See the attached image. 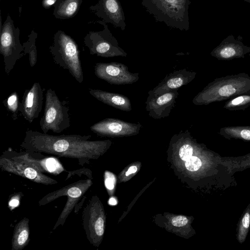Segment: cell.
<instances>
[{
  "mask_svg": "<svg viewBox=\"0 0 250 250\" xmlns=\"http://www.w3.org/2000/svg\"><path fill=\"white\" fill-rule=\"evenodd\" d=\"M91 135H54L28 130L20 146L32 153H43L76 159L83 166L97 159L110 145L109 140L91 141Z\"/></svg>",
  "mask_w": 250,
  "mask_h": 250,
  "instance_id": "1",
  "label": "cell"
},
{
  "mask_svg": "<svg viewBox=\"0 0 250 250\" xmlns=\"http://www.w3.org/2000/svg\"><path fill=\"white\" fill-rule=\"evenodd\" d=\"M250 93V76L246 74L228 76L208 83L192 100L193 104L206 105Z\"/></svg>",
  "mask_w": 250,
  "mask_h": 250,
  "instance_id": "2",
  "label": "cell"
},
{
  "mask_svg": "<svg viewBox=\"0 0 250 250\" xmlns=\"http://www.w3.org/2000/svg\"><path fill=\"white\" fill-rule=\"evenodd\" d=\"M146 11L156 21L167 26L188 31L189 28V0H141Z\"/></svg>",
  "mask_w": 250,
  "mask_h": 250,
  "instance_id": "3",
  "label": "cell"
},
{
  "mask_svg": "<svg viewBox=\"0 0 250 250\" xmlns=\"http://www.w3.org/2000/svg\"><path fill=\"white\" fill-rule=\"evenodd\" d=\"M45 106L43 115L40 121V125L44 133L49 130L60 133L70 126L69 108L60 100L56 92L51 88L45 94Z\"/></svg>",
  "mask_w": 250,
  "mask_h": 250,
  "instance_id": "4",
  "label": "cell"
},
{
  "mask_svg": "<svg viewBox=\"0 0 250 250\" xmlns=\"http://www.w3.org/2000/svg\"><path fill=\"white\" fill-rule=\"evenodd\" d=\"M93 184L92 179L88 178L80 180L68 185L58 190L50 192L42 198L38 202L40 206H44L57 198L62 196L67 197L66 204L61 213L52 230H55L60 226H63L68 215L74 208L78 203L83 195Z\"/></svg>",
  "mask_w": 250,
  "mask_h": 250,
  "instance_id": "5",
  "label": "cell"
},
{
  "mask_svg": "<svg viewBox=\"0 0 250 250\" xmlns=\"http://www.w3.org/2000/svg\"><path fill=\"white\" fill-rule=\"evenodd\" d=\"M51 53L55 63L67 70L80 83L83 81V74L78 47L70 38L62 35L52 47Z\"/></svg>",
  "mask_w": 250,
  "mask_h": 250,
  "instance_id": "6",
  "label": "cell"
},
{
  "mask_svg": "<svg viewBox=\"0 0 250 250\" xmlns=\"http://www.w3.org/2000/svg\"><path fill=\"white\" fill-rule=\"evenodd\" d=\"M101 203L97 196L89 199L83 208L82 225L90 244L98 247L104 232V218Z\"/></svg>",
  "mask_w": 250,
  "mask_h": 250,
  "instance_id": "7",
  "label": "cell"
},
{
  "mask_svg": "<svg viewBox=\"0 0 250 250\" xmlns=\"http://www.w3.org/2000/svg\"><path fill=\"white\" fill-rule=\"evenodd\" d=\"M94 73L97 77L111 84H132L139 79V73L130 72L126 65L117 62L96 63Z\"/></svg>",
  "mask_w": 250,
  "mask_h": 250,
  "instance_id": "8",
  "label": "cell"
},
{
  "mask_svg": "<svg viewBox=\"0 0 250 250\" xmlns=\"http://www.w3.org/2000/svg\"><path fill=\"white\" fill-rule=\"evenodd\" d=\"M142 127L139 123H129L118 119L107 118L94 124L90 128L98 136L112 137L136 135Z\"/></svg>",
  "mask_w": 250,
  "mask_h": 250,
  "instance_id": "9",
  "label": "cell"
},
{
  "mask_svg": "<svg viewBox=\"0 0 250 250\" xmlns=\"http://www.w3.org/2000/svg\"><path fill=\"white\" fill-rule=\"evenodd\" d=\"M0 168L2 171L13 173L33 182L45 185L58 184V182L35 168L15 161L1 154Z\"/></svg>",
  "mask_w": 250,
  "mask_h": 250,
  "instance_id": "10",
  "label": "cell"
},
{
  "mask_svg": "<svg viewBox=\"0 0 250 250\" xmlns=\"http://www.w3.org/2000/svg\"><path fill=\"white\" fill-rule=\"evenodd\" d=\"M43 100V90L38 82L34 83L30 88L24 91L20 104L19 111L29 123H32L39 116L42 108Z\"/></svg>",
  "mask_w": 250,
  "mask_h": 250,
  "instance_id": "11",
  "label": "cell"
},
{
  "mask_svg": "<svg viewBox=\"0 0 250 250\" xmlns=\"http://www.w3.org/2000/svg\"><path fill=\"white\" fill-rule=\"evenodd\" d=\"M179 93L178 90H173L155 95L148 96L146 102V110L149 117L155 119H161L169 116L175 106Z\"/></svg>",
  "mask_w": 250,
  "mask_h": 250,
  "instance_id": "12",
  "label": "cell"
},
{
  "mask_svg": "<svg viewBox=\"0 0 250 250\" xmlns=\"http://www.w3.org/2000/svg\"><path fill=\"white\" fill-rule=\"evenodd\" d=\"M196 73L186 69L175 70L168 75L153 89L148 92L149 95H155L163 93L178 90L187 85L195 77Z\"/></svg>",
  "mask_w": 250,
  "mask_h": 250,
  "instance_id": "13",
  "label": "cell"
},
{
  "mask_svg": "<svg viewBox=\"0 0 250 250\" xmlns=\"http://www.w3.org/2000/svg\"><path fill=\"white\" fill-rule=\"evenodd\" d=\"M92 42L90 46L91 54L102 57H126L127 53L119 45L116 39L108 32Z\"/></svg>",
  "mask_w": 250,
  "mask_h": 250,
  "instance_id": "14",
  "label": "cell"
},
{
  "mask_svg": "<svg viewBox=\"0 0 250 250\" xmlns=\"http://www.w3.org/2000/svg\"><path fill=\"white\" fill-rule=\"evenodd\" d=\"M2 155L15 161L32 167L40 172L55 173L53 169L51 168V160H52L51 158L38 159L33 156L32 153L25 151L18 152L13 150H5Z\"/></svg>",
  "mask_w": 250,
  "mask_h": 250,
  "instance_id": "15",
  "label": "cell"
},
{
  "mask_svg": "<svg viewBox=\"0 0 250 250\" xmlns=\"http://www.w3.org/2000/svg\"><path fill=\"white\" fill-rule=\"evenodd\" d=\"M89 93L98 101L124 111L132 110L130 100L125 95L100 89H89Z\"/></svg>",
  "mask_w": 250,
  "mask_h": 250,
  "instance_id": "16",
  "label": "cell"
},
{
  "mask_svg": "<svg viewBox=\"0 0 250 250\" xmlns=\"http://www.w3.org/2000/svg\"><path fill=\"white\" fill-rule=\"evenodd\" d=\"M103 12L107 21L124 31L126 24L123 8L119 0H102Z\"/></svg>",
  "mask_w": 250,
  "mask_h": 250,
  "instance_id": "17",
  "label": "cell"
},
{
  "mask_svg": "<svg viewBox=\"0 0 250 250\" xmlns=\"http://www.w3.org/2000/svg\"><path fill=\"white\" fill-rule=\"evenodd\" d=\"M29 220L23 217L14 227L11 241L12 250H21L29 242Z\"/></svg>",
  "mask_w": 250,
  "mask_h": 250,
  "instance_id": "18",
  "label": "cell"
},
{
  "mask_svg": "<svg viewBox=\"0 0 250 250\" xmlns=\"http://www.w3.org/2000/svg\"><path fill=\"white\" fill-rule=\"evenodd\" d=\"M220 133L229 138L250 141V126H236L223 127Z\"/></svg>",
  "mask_w": 250,
  "mask_h": 250,
  "instance_id": "19",
  "label": "cell"
},
{
  "mask_svg": "<svg viewBox=\"0 0 250 250\" xmlns=\"http://www.w3.org/2000/svg\"><path fill=\"white\" fill-rule=\"evenodd\" d=\"M19 96L16 91L12 93L4 101L3 104L7 110L11 114L14 120L18 119L20 108Z\"/></svg>",
  "mask_w": 250,
  "mask_h": 250,
  "instance_id": "20",
  "label": "cell"
},
{
  "mask_svg": "<svg viewBox=\"0 0 250 250\" xmlns=\"http://www.w3.org/2000/svg\"><path fill=\"white\" fill-rule=\"evenodd\" d=\"M250 105V93L239 95L227 102L224 108L229 110L242 109Z\"/></svg>",
  "mask_w": 250,
  "mask_h": 250,
  "instance_id": "21",
  "label": "cell"
},
{
  "mask_svg": "<svg viewBox=\"0 0 250 250\" xmlns=\"http://www.w3.org/2000/svg\"><path fill=\"white\" fill-rule=\"evenodd\" d=\"M250 226V208L248 209L241 218L238 227V240L243 243L246 239Z\"/></svg>",
  "mask_w": 250,
  "mask_h": 250,
  "instance_id": "22",
  "label": "cell"
},
{
  "mask_svg": "<svg viewBox=\"0 0 250 250\" xmlns=\"http://www.w3.org/2000/svg\"><path fill=\"white\" fill-rule=\"evenodd\" d=\"M78 7L77 0H67L61 7L59 13L64 16H71Z\"/></svg>",
  "mask_w": 250,
  "mask_h": 250,
  "instance_id": "23",
  "label": "cell"
},
{
  "mask_svg": "<svg viewBox=\"0 0 250 250\" xmlns=\"http://www.w3.org/2000/svg\"><path fill=\"white\" fill-rule=\"evenodd\" d=\"M193 152V147L190 143H185L180 147L179 154L180 158L186 161L191 157Z\"/></svg>",
  "mask_w": 250,
  "mask_h": 250,
  "instance_id": "24",
  "label": "cell"
},
{
  "mask_svg": "<svg viewBox=\"0 0 250 250\" xmlns=\"http://www.w3.org/2000/svg\"><path fill=\"white\" fill-rule=\"evenodd\" d=\"M202 166L201 159L197 156H191L186 161L185 166L190 171L198 170Z\"/></svg>",
  "mask_w": 250,
  "mask_h": 250,
  "instance_id": "25",
  "label": "cell"
},
{
  "mask_svg": "<svg viewBox=\"0 0 250 250\" xmlns=\"http://www.w3.org/2000/svg\"><path fill=\"white\" fill-rule=\"evenodd\" d=\"M236 51L235 49L230 46L223 48L219 52V56L222 59H230L236 56Z\"/></svg>",
  "mask_w": 250,
  "mask_h": 250,
  "instance_id": "26",
  "label": "cell"
},
{
  "mask_svg": "<svg viewBox=\"0 0 250 250\" xmlns=\"http://www.w3.org/2000/svg\"><path fill=\"white\" fill-rule=\"evenodd\" d=\"M116 179L113 174L106 171L104 174V184L107 189L112 190L114 188Z\"/></svg>",
  "mask_w": 250,
  "mask_h": 250,
  "instance_id": "27",
  "label": "cell"
},
{
  "mask_svg": "<svg viewBox=\"0 0 250 250\" xmlns=\"http://www.w3.org/2000/svg\"><path fill=\"white\" fill-rule=\"evenodd\" d=\"M188 219L184 216L180 215L174 217L171 221L172 224L175 227H183L188 223Z\"/></svg>",
  "mask_w": 250,
  "mask_h": 250,
  "instance_id": "28",
  "label": "cell"
},
{
  "mask_svg": "<svg viewBox=\"0 0 250 250\" xmlns=\"http://www.w3.org/2000/svg\"><path fill=\"white\" fill-rule=\"evenodd\" d=\"M20 200L19 197L16 196V197H13L11 199L9 202V205L10 207L15 208L18 206L19 204Z\"/></svg>",
  "mask_w": 250,
  "mask_h": 250,
  "instance_id": "29",
  "label": "cell"
},
{
  "mask_svg": "<svg viewBox=\"0 0 250 250\" xmlns=\"http://www.w3.org/2000/svg\"><path fill=\"white\" fill-rule=\"evenodd\" d=\"M137 170V167L136 166H133L130 167L125 173L126 176L136 172Z\"/></svg>",
  "mask_w": 250,
  "mask_h": 250,
  "instance_id": "30",
  "label": "cell"
},
{
  "mask_svg": "<svg viewBox=\"0 0 250 250\" xmlns=\"http://www.w3.org/2000/svg\"><path fill=\"white\" fill-rule=\"evenodd\" d=\"M109 204L111 205H115L117 204V201L114 198H111L109 200Z\"/></svg>",
  "mask_w": 250,
  "mask_h": 250,
  "instance_id": "31",
  "label": "cell"
}]
</instances>
